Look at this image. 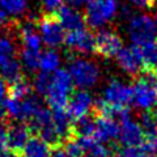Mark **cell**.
<instances>
[{"label":"cell","mask_w":157,"mask_h":157,"mask_svg":"<svg viewBox=\"0 0 157 157\" xmlns=\"http://www.w3.org/2000/svg\"><path fill=\"white\" fill-rule=\"evenodd\" d=\"M156 22H157V20H156Z\"/></svg>","instance_id":"cell-37"},{"label":"cell","mask_w":157,"mask_h":157,"mask_svg":"<svg viewBox=\"0 0 157 157\" xmlns=\"http://www.w3.org/2000/svg\"><path fill=\"white\" fill-rule=\"evenodd\" d=\"M94 107V98L88 90H78L71 94L67 105V113L72 121H77L82 117L89 115L90 110Z\"/></svg>","instance_id":"cell-12"},{"label":"cell","mask_w":157,"mask_h":157,"mask_svg":"<svg viewBox=\"0 0 157 157\" xmlns=\"http://www.w3.org/2000/svg\"><path fill=\"white\" fill-rule=\"evenodd\" d=\"M30 128L26 124H13L7 128V149L14 155L21 156L26 143L30 139Z\"/></svg>","instance_id":"cell-13"},{"label":"cell","mask_w":157,"mask_h":157,"mask_svg":"<svg viewBox=\"0 0 157 157\" xmlns=\"http://www.w3.org/2000/svg\"><path fill=\"white\" fill-rule=\"evenodd\" d=\"M0 157H20V156L12 153V152H4V153L0 155Z\"/></svg>","instance_id":"cell-34"},{"label":"cell","mask_w":157,"mask_h":157,"mask_svg":"<svg viewBox=\"0 0 157 157\" xmlns=\"http://www.w3.org/2000/svg\"><path fill=\"white\" fill-rule=\"evenodd\" d=\"M147 157H157V153H156V155H148Z\"/></svg>","instance_id":"cell-35"},{"label":"cell","mask_w":157,"mask_h":157,"mask_svg":"<svg viewBox=\"0 0 157 157\" xmlns=\"http://www.w3.org/2000/svg\"><path fill=\"white\" fill-rule=\"evenodd\" d=\"M8 92H9L8 93L9 97L16 98V100H25V98L32 96L33 86L28 80H25V78L22 77V78H20V80L14 81L13 84H11Z\"/></svg>","instance_id":"cell-22"},{"label":"cell","mask_w":157,"mask_h":157,"mask_svg":"<svg viewBox=\"0 0 157 157\" xmlns=\"http://www.w3.org/2000/svg\"><path fill=\"white\" fill-rule=\"evenodd\" d=\"M42 2V6L45 7L46 11L48 12H56L59 8L63 6V2L64 0H41Z\"/></svg>","instance_id":"cell-29"},{"label":"cell","mask_w":157,"mask_h":157,"mask_svg":"<svg viewBox=\"0 0 157 157\" xmlns=\"http://www.w3.org/2000/svg\"><path fill=\"white\" fill-rule=\"evenodd\" d=\"M94 130L96 121L92 117L86 115L75 121L72 126V135H75L76 137H92L94 135Z\"/></svg>","instance_id":"cell-21"},{"label":"cell","mask_w":157,"mask_h":157,"mask_svg":"<svg viewBox=\"0 0 157 157\" xmlns=\"http://www.w3.org/2000/svg\"><path fill=\"white\" fill-rule=\"evenodd\" d=\"M55 16L59 20L63 29L67 32L78 30L85 26V16L77 8L71 6H62L55 12Z\"/></svg>","instance_id":"cell-14"},{"label":"cell","mask_w":157,"mask_h":157,"mask_svg":"<svg viewBox=\"0 0 157 157\" xmlns=\"http://www.w3.org/2000/svg\"><path fill=\"white\" fill-rule=\"evenodd\" d=\"M115 58H117V63L119 66V68L123 72L128 73V75L136 76L144 68L143 58H141L139 47H136L134 45L123 47L118 52V55Z\"/></svg>","instance_id":"cell-11"},{"label":"cell","mask_w":157,"mask_h":157,"mask_svg":"<svg viewBox=\"0 0 157 157\" xmlns=\"http://www.w3.org/2000/svg\"><path fill=\"white\" fill-rule=\"evenodd\" d=\"M122 48L123 42L119 34L109 30L101 29L96 36V51L104 58H115Z\"/></svg>","instance_id":"cell-10"},{"label":"cell","mask_w":157,"mask_h":157,"mask_svg":"<svg viewBox=\"0 0 157 157\" xmlns=\"http://www.w3.org/2000/svg\"><path fill=\"white\" fill-rule=\"evenodd\" d=\"M127 33H128V38L132 45L136 47H141L156 41L157 22L148 13L134 14L128 20Z\"/></svg>","instance_id":"cell-4"},{"label":"cell","mask_w":157,"mask_h":157,"mask_svg":"<svg viewBox=\"0 0 157 157\" xmlns=\"http://www.w3.org/2000/svg\"><path fill=\"white\" fill-rule=\"evenodd\" d=\"M73 81L68 70H56L50 75V84L45 94L47 105L52 111L66 110L73 89Z\"/></svg>","instance_id":"cell-2"},{"label":"cell","mask_w":157,"mask_h":157,"mask_svg":"<svg viewBox=\"0 0 157 157\" xmlns=\"http://www.w3.org/2000/svg\"><path fill=\"white\" fill-rule=\"evenodd\" d=\"M39 56H41V52L24 48L21 52V64L29 71H36L39 68Z\"/></svg>","instance_id":"cell-25"},{"label":"cell","mask_w":157,"mask_h":157,"mask_svg":"<svg viewBox=\"0 0 157 157\" xmlns=\"http://www.w3.org/2000/svg\"><path fill=\"white\" fill-rule=\"evenodd\" d=\"M132 102V88L118 78H113L102 90V97L94 101L96 110L101 117L121 118L128 113V106Z\"/></svg>","instance_id":"cell-1"},{"label":"cell","mask_w":157,"mask_h":157,"mask_svg":"<svg viewBox=\"0 0 157 157\" xmlns=\"http://www.w3.org/2000/svg\"><path fill=\"white\" fill-rule=\"evenodd\" d=\"M37 29L39 32V36L42 38L43 45L48 46L50 48L60 46L64 43L66 39V30L60 25L59 20L56 18L55 14H46L39 20Z\"/></svg>","instance_id":"cell-7"},{"label":"cell","mask_w":157,"mask_h":157,"mask_svg":"<svg viewBox=\"0 0 157 157\" xmlns=\"http://www.w3.org/2000/svg\"><path fill=\"white\" fill-rule=\"evenodd\" d=\"M118 140L123 147H136L141 145L145 140L144 131L140 123L132 119L128 113L119 118V136Z\"/></svg>","instance_id":"cell-8"},{"label":"cell","mask_w":157,"mask_h":157,"mask_svg":"<svg viewBox=\"0 0 157 157\" xmlns=\"http://www.w3.org/2000/svg\"><path fill=\"white\" fill-rule=\"evenodd\" d=\"M113 2H119V0H113Z\"/></svg>","instance_id":"cell-36"},{"label":"cell","mask_w":157,"mask_h":157,"mask_svg":"<svg viewBox=\"0 0 157 157\" xmlns=\"http://www.w3.org/2000/svg\"><path fill=\"white\" fill-rule=\"evenodd\" d=\"M64 43L70 50L81 55H89L96 51V36H93L85 28L68 32V34H66Z\"/></svg>","instance_id":"cell-9"},{"label":"cell","mask_w":157,"mask_h":157,"mask_svg":"<svg viewBox=\"0 0 157 157\" xmlns=\"http://www.w3.org/2000/svg\"><path fill=\"white\" fill-rule=\"evenodd\" d=\"M37 30L38 29L36 26V24L32 21H28L21 25L20 37H21V42L25 50L41 52L43 42H42V38L39 36V33H37Z\"/></svg>","instance_id":"cell-16"},{"label":"cell","mask_w":157,"mask_h":157,"mask_svg":"<svg viewBox=\"0 0 157 157\" xmlns=\"http://www.w3.org/2000/svg\"><path fill=\"white\" fill-rule=\"evenodd\" d=\"M0 76L8 84H13L14 81L22 78L21 62H18L16 58H13L11 60H8L7 63H4L3 66H0Z\"/></svg>","instance_id":"cell-19"},{"label":"cell","mask_w":157,"mask_h":157,"mask_svg":"<svg viewBox=\"0 0 157 157\" xmlns=\"http://www.w3.org/2000/svg\"><path fill=\"white\" fill-rule=\"evenodd\" d=\"M148 153L143 145L136 147H122L117 151L115 157H147Z\"/></svg>","instance_id":"cell-26"},{"label":"cell","mask_w":157,"mask_h":157,"mask_svg":"<svg viewBox=\"0 0 157 157\" xmlns=\"http://www.w3.org/2000/svg\"><path fill=\"white\" fill-rule=\"evenodd\" d=\"M6 94H7V82L0 76V102L6 100Z\"/></svg>","instance_id":"cell-32"},{"label":"cell","mask_w":157,"mask_h":157,"mask_svg":"<svg viewBox=\"0 0 157 157\" xmlns=\"http://www.w3.org/2000/svg\"><path fill=\"white\" fill-rule=\"evenodd\" d=\"M50 157H70L67 155V152L62 148V147H55L52 151H51V155Z\"/></svg>","instance_id":"cell-31"},{"label":"cell","mask_w":157,"mask_h":157,"mask_svg":"<svg viewBox=\"0 0 157 157\" xmlns=\"http://www.w3.org/2000/svg\"><path fill=\"white\" fill-rule=\"evenodd\" d=\"M119 12V4L113 0H92L86 6L85 22L93 29H102Z\"/></svg>","instance_id":"cell-6"},{"label":"cell","mask_w":157,"mask_h":157,"mask_svg":"<svg viewBox=\"0 0 157 157\" xmlns=\"http://www.w3.org/2000/svg\"><path fill=\"white\" fill-rule=\"evenodd\" d=\"M81 144L85 157H110L111 151L105 143L98 141L96 137H77Z\"/></svg>","instance_id":"cell-17"},{"label":"cell","mask_w":157,"mask_h":157,"mask_svg":"<svg viewBox=\"0 0 157 157\" xmlns=\"http://www.w3.org/2000/svg\"><path fill=\"white\" fill-rule=\"evenodd\" d=\"M132 88V102L139 110L149 111L157 105V75L148 71L135 80Z\"/></svg>","instance_id":"cell-3"},{"label":"cell","mask_w":157,"mask_h":157,"mask_svg":"<svg viewBox=\"0 0 157 157\" xmlns=\"http://www.w3.org/2000/svg\"><path fill=\"white\" fill-rule=\"evenodd\" d=\"M131 6H134L136 8L140 9H151L156 6L157 0H127Z\"/></svg>","instance_id":"cell-28"},{"label":"cell","mask_w":157,"mask_h":157,"mask_svg":"<svg viewBox=\"0 0 157 157\" xmlns=\"http://www.w3.org/2000/svg\"><path fill=\"white\" fill-rule=\"evenodd\" d=\"M68 72L72 77L73 85L81 90L93 88L101 77L98 64L86 58H73L68 67Z\"/></svg>","instance_id":"cell-5"},{"label":"cell","mask_w":157,"mask_h":157,"mask_svg":"<svg viewBox=\"0 0 157 157\" xmlns=\"http://www.w3.org/2000/svg\"><path fill=\"white\" fill-rule=\"evenodd\" d=\"M68 3V6H71L73 8H81V7H86L92 0H66Z\"/></svg>","instance_id":"cell-30"},{"label":"cell","mask_w":157,"mask_h":157,"mask_svg":"<svg viewBox=\"0 0 157 157\" xmlns=\"http://www.w3.org/2000/svg\"><path fill=\"white\" fill-rule=\"evenodd\" d=\"M14 51L16 48H14L12 39L8 37H0V66L13 59Z\"/></svg>","instance_id":"cell-24"},{"label":"cell","mask_w":157,"mask_h":157,"mask_svg":"<svg viewBox=\"0 0 157 157\" xmlns=\"http://www.w3.org/2000/svg\"><path fill=\"white\" fill-rule=\"evenodd\" d=\"M50 75L51 73L41 72L36 77V80H34V88H36V90L39 93V94H42V96L46 94L48 84H50Z\"/></svg>","instance_id":"cell-27"},{"label":"cell","mask_w":157,"mask_h":157,"mask_svg":"<svg viewBox=\"0 0 157 157\" xmlns=\"http://www.w3.org/2000/svg\"><path fill=\"white\" fill-rule=\"evenodd\" d=\"M60 66V55L52 48L41 52L39 56V70L45 73H54Z\"/></svg>","instance_id":"cell-20"},{"label":"cell","mask_w":157,"mask_h":157,"mask_svg":"<svg viewBox=\"0 0 157 157\" xmlns=\"http://www.w3.org/2000/svg\"><path fill=\"white\" fill-rule=\"evenodd\" d=\"M28 3V0H0V7L8 16H20L26 11Z\"/></svg>","instance_id":"cell-23"},{"label":"cell","mask_w":157,"mask_h":157,"mask_svg":"<svg viewBox=\"0 0 157 157\" xmlns=\"http://www.w3.org/2000/svg\"><path fill=\"white\" fill-rule=\"evenodd\" d=\"M119 136V123L113 117H100L96 121V130L93 137L101 143H110Z\"/></svg>","instance_id":"cell-15"},{"label":"cell","mask_w":157,"mask_h":157,"mask_svg":"<svg viewBox=\"0 0 157 157\" xmlns=\"http://www.w3.org/2000/svg\"><path fill=\"white\" fill-rule=\"evenodd\" d=\"M51 151V147L39 136H32L22 153L25 155V157H50Z\"/></svg>","instance_id":"cell-18"},{"label":"cell","mask_w":157,"mask_h":157,"mask_svg":"<svg viewBox=\"0 0 157 157\" xmlns=\"http://www.w3.org/2000/svg\"><path fill=\"white\" fill-rule=\"evenodd\" d=\"M8 21V14L6 13V11L0 7V25H4Z\"/></svg>","instance_id":"cell-33"}]
</instances>
